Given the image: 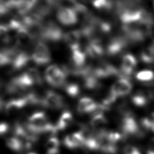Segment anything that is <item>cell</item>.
I'll return each mask as SVG.
<instances>
[{"instance_id": "cell-14", "label": "cell", "mask_w": 154, "mask_h": 154, "mask_svg": "<svg viewBox=\"0 0 154 154\" xmlns=\"http://www.w3.org/2000/svg\"><path fill=\"white\" fill-rule=\"evenodd\" d=\"M85 137L82 131L69 134L64 137V144L69 149H75L84 146Z\"/></svg>"}, {"instance_id": "cell-27", "label": "cell", "mask_w": 154, "mask_h": 154, "mask_svg": "<svg viewBox=\"0 0 154 154\" xmlns=\"http://www.w3.org/2000/svg\"><path fill=\"white\" fill-rule=\"evenodd\" d=\"M93 5L97 10L109 11L114 6V1L112 0H93Z\"/></svg>"}, {"instance_id": "cell-31", "label": "cell", "mask_w": 154, "mask_h": 154, "mask_svg": "<svg viewBox=\"0 0 154 154\" xmlns=\"http://www.w3.org/2000/svg\"><path fill=\"white\" fill-rule=\"evenodd\" d=\"M9 129V126L5 122L0 123V136L4 135L7 132Z\"/></svg>"}, {"instance_id": "cell-17", "label": "cell", "mask_w": 154, "mask_h": 154, "mask_svg": "<svg viewBox=\"0 0 154 154\" xmlns=\"http://www.w3.org/2000/svg\"><path fill=\"white\" fill-rule=\"evenodd\" d=\"M28 104L26 96L11 99L5 105V111L8 114H11L17 110L23 108Z\"/></svg>"}, {"instance_id": "cell-18", "label": "cell", "mask_w": 154, "mask_h": 154, "mask_svg": "<svg viewBox=\"0 0 154 154\" xmlns=\"http://www.w3.org/2000/svg\"><path fill=\"white\" fill-rule=\"evenodd\" d=\"M152 97V95L149 91H138L131 97V102L137 107H143L147 105Z\"/></svg>"}, {"instance_id": "cell-9", "label": "cell", "mask_w": 154, "mask_h": 154, "mask_svg": "<svg viewBox=\"0 0 154 154\" xmlns=\"http://www.w3.org/2000/svg\"><path fill=\"white\" fill-rule=\"evenodd\" d=\"M91 73L97 78L100 79L119 75V70L109 63H100L91 70Z\"/></svg>"}, {"instance_id": "cell-33", "label": "cell", "mask_w": 154, "mask_h": 154, "mask_svg": "<svg viewBox=\"0 0 154 154\" xmlns=\"http://www.w3.org/2000/svg\"><path fill=\"white\" fill-rule=\"evenodd\" d=\"M151 116H152L153 118H154V108H153V111H152V113H151Z\"/></svg>"}, {"instance_id": "cell-21", "label": "cell", "mask_w": 154, "mask_h": 154, "mask_svg": "<svg viewBox=\"0 0 154 154\" xmlns=\"http://www.w3.org/2000/svg\"><path fill=\"white\" fill-rule=\"evenodd\" d=\"M72 51V60L75 66L82 67L84 66L87 58L85 52L80 48V47L71 50Z\"/></svg>"}, {"instance_id": "cell-24", "label": "cell", "mask_w": 154, "mask_h": 154, "mask_svg": "<svg viewBox=\"0 0 154 154\" xmlns=\"http://www.w3.org/2000/svg\"><path fill=\"white\" fill-rule=\"evenodd\" d=\"M136 79L146 84H152L154 81V72L150 70H143L137 73Z\"/></svg>"}, {"instance_id": "cell-23", "label": "cell", "mask_w": 154, "mask_h": 154, "mask_svg": "<svg viewBox=\"0 0 154 154\" xmlns=\"http://www.w3.org/2000/svg\"><path fill=\"white\" fill-rule=\"evenodd\" d=\"M73 122V116L69 111H64L61 115L57 124L56 125L58 130H64L69 127Z\"/></svg>"}, {"instance_id": "cell-13", "label": "cell", "mask_w": 154, "mask_h": 154, "mask_svg": "<svg viewBox=\"0 0 154 154\" xmlns=\"http://www.w3.org/2000/svg\"><path fill=\"white\" fill-rule=\"evenodd\" d=\"M105 51L101 41L97 38H94L87 44L85 52L91 58H97L104 54Z\"/></svg>"}, {"instance_id": "cell-25", "label": "cell", "mask_w": 154, "mask_h": 154, "mask_svg": "<svg viewBox=\"0 0 154 154\" xmlns=\"http://www.w3.org/2000/svg\"><path fill=\"white\" fill-rule=\"evenodd\" d=\"M7 146L12 150L19 152L24 148V143L16 137H9L6 140Z\"/></svg>"}, {"instance_id": "cell-22", "label": "cell", "mask_w": 154, "mask_h": 154, "mask_svg": "<svg viewBox=\"0 0 154 154\" xmlns=\"http://www.w3.org/2000/svg\"><path fill=\"white\" fill-rule=\"evenodd\" d=\"M141 62L147 64L154 63V46L151 45L144 48L140 55Z\"/></svg>"}, {"instance_id": "cell-20", "label": "cell", "mask_w": 154, "mask_h": 154, "mask_svg": "<svg viewBox=\"0 0 154 154\" xmlns=\"http://www.w3.org/2000/svg\"><path fill=\"white\" fill-rule=\"evenodd\" d=\"M17 49L16 48H8L0 51V67L11 66Z\"/></svg>"}, {"instance_id": "cell-28", "label": "cell", "mask_w": 154, "mask_h": 154, "mask_svg": "<svg viewBox=\"0 0 154 154\" xmlns=\"http://www.w3.org/2000/svg\"><path fill=\"white\" fill-rule=\"evenodd\" d=\"M8 26L0 24V42L4 43H10L12 40V37Z\"/></svg>"}, {"instance_id": "cell-19", "label": "cell", "mask_w": 154, "mask_h": 154, "mask_svg": "<svg viewBox=\"0 0 154 154\" xmlns=\"http://www.w3.org/2000/svg\"><path fill=\"white\" fill-rule=\"evenodd\" d=\"M90 123L93 131L99 132L105 130L107 120L102 111H97L91 117Z\"/></svg>"}, {"instance_id": "cell-12", "label": "cell", "mask_w": 154, "mask_h": 154, "mask_svg": "<svg viewBox=\"0 0 154 154\" xmlns=\"http://www.w3.org/2000/svg\"><path fill=\"white\" fill-rule=\"evenodd\" d=\"M77 110L82 114L91 113L104 110L99 103L88 97H83L79 99L77 105Z\"/></svg>"}, {"instance_id": "cell-6", "label": "cell", "mask_w": 154, "mask_h": 154, "mask_svg": "<svg viewBox=\"0 0 154 154\" xmlns=\"http://www.w3.org/2000/svg\"><path fill=\"white\" fill-rule=\"evenodd\" d=\"M132 89V84L128 78H120L111 87L109 93L117 99L128 95Z\"/></svg>"}, {"instance_id": "cell-35", "label": "cell", "mask_w": 154, "mask_h": 154, "mask_svg": "<svg viewBox=\"0 0 154 154\" xmlns=\"http://www.w3.org/2000/svg\"><path fill=\"white\" fill-rule=\"evenodd\" d=\"M153 6H154V0H153Z\"/></svg>"}, {"instance_id": "cell-16", "label": "cell", "mask_w": 154, "mask_h": 154, "mask_svg": "<svg viewBox=\"0 0 154 154\" xmlns=\"http://www.w3.org/2000/svg\"><path fill=\"white\" fill-rule=\"evenodd\" d=\"M80 30H71L64 34L63 40L70 50L80 47L79 43L82 37Z\"/></svg>"}, {"instance_id": "cell-3", "label": "cell", "mask_w": 154, "mask_h": 154, "mask_svg": "<svg viewBox=\"0 0 154 154\" xmlns=\"http://www.w3.org/2000/svg\"><path fill=\"white\" fill-rule=\"evenodd\" d=\"M122 134L123 136H140L143 131L140 125L137 122L134 116L131 112L125 111L120 121Z\"/></svg>"}, {"instance_id": "cell-11", "label": "cell", "mask_w": 154, "mask_h": 154, "mask_svg": "<svg viewBox=\"0 0 154 154\" xmlns=\"http://www.w3.org/2000/svg\"><path fill=\"white\" fill-rule=\"evenodd\" d=\"M128 43L125 37H116L111 38L106 48V52L111 56H115L120 54L126 48Z\"/></svg>"}, {"instance_id": "cell-8", "label": "cell", "mask_w": 154, "mask_h": 154, "mask_svg": "<svg viewBox=\"0 0 154 154\" xmlns=\"http://www.w3.org/2000/svg\"><path fill=\"white\" fill-rule=\"evenodd\" d=\"M65 105V101L63 97L58 93L49 90L47 91L43 98V106L52 109H61Z\"/></svg>"}, {"instance_id": "cell-2", "label": "cell", "mask_w": 154, "mask_h": 154, "mask_svg": "<svg viewBox=\"0 0 154 154\" xmlns=\"http://www.w3.org/2000/svg\"><path fill=\"white\" fill-rule=\"evenodd\" d=\"M68 73L65 67L52 64L48 67L45 72V78L46 82L54 87L60 88L65 85V82Z\"/></svg>"}, {"instance_id": "cell-1", "label": "cell", "mask_w": 154, "mask_h": 154, "mask_svg": "<svg viewBox=\"0 0 154 154\" xmlns=\"http://www.w3.org/2000/svg\"><path fill=\"white\" fill-rule=\"evenodd\" d=\"M11 80L21 90H25L34 85H40L43 81L39 70L35 68L28 69Z\"/></svg>"}, {"instance_id": "cell-7", "label": "cell", "mask_w": 154, "mask_h": 154, "mask_svg": "<svg viewBox=\"0 0 154 154\" xmlns=\"http://www.w3.org/2000/svg\"><path fill=\"white\" fill-rule=\"evenodd\" d=\"M57 17L63 25L70 26L75 25L78 20V15L75 10L69 7H60L57 11Z\"/></svg>"}, {"instance_id": "cell-34", "label": "cell", "mask_w": 154, "mask_h": 154, "mask_svg": "<svg viewBox=\"0 0 154 154\" xmlns=\"http://www.w3.org/2000/svg\"><path fill=\"white\" fill-rule=\"evenodd\" d=\"M28 154H37V153H33V152H31V153H28Z\"/></svg>"}, {"instance_id": "cell-26", "label": "cell", "mask_w": 154, "mask_h": 154, "mask_svg": "<svg viewBox=\"0 0 154 154\" xmlns=\"http://www.w3.org/2000/svg\"><path fill=\"white\" fill-rule=\"evenodd\" d=\"M59 140L54 137L49 138L45 144L47 154H57L59 150Z\"/></svg>"}, {"instance_id": "cell-15", "label": "cell", "mask_w": 154, "mask_h": 154, "mask_svg": "<svg viewBox=\"0 0 154 154\" xmlns=\"http://www.w3.org/2000/svg\"><path fill=\"white\" fill-rule=\"evenodd\" d=\"M31 60V57L28 53L24 51L17 49L16 52L13 60L11 66L13 70H17L25 67Z\"/></svg>"}, {"instance_id": "cell-30", "label": "cell", "mask_w": 154, "mask_h": 154, "mask_svg": "<svg viewBox=\"0 0 154 154\" xmlns=\"http://www.w3.org/2000/svg\"><path fill=\"white\" fill-rule=\"evenodd\" d=\"M123 154H141L136 147L132 145L126 146L123 149Z\"/></svg>"}, {"instance_id": "cell-32", "label": "cell", "mask_w": 154, "mask_h": 154, "mask_svg": "<svg viewBox=\"0 0 154 154\" xmlns=\"http://www.w3.org/2000/svg\"><path fill=\"white\" fill-rule=\"evenodd\" d=\"M146 154H154V137L150 140L148 145Z\"/></svg>"}, {"instance_id": "cell-10", "label": "cell", "mask_w": 154, "mask_h": 154, "mask_svg": "<svg viewBox=\"0 0 154 154\" xmlns=\"http://www.w3.org/2000/svg\"><path fill=\"white\" fill-rule=\"evenodd\" d=\"M137 61L134 55L130 54H125L121 61L120 69L119 70V76L120 78H128L131 75L136 67Z\"/></svg>"}, {"instance_id": "cell-4", "label": "cell", "mask_w": 154, "mask_h": 154, "mask_svg": "<svg viewBox=\"0 0 154 154\" xmlns=\"http://www.w3.org/2000/svg\"><path fill=\"white\" fill-rule=\"evenodd\" d=\"M64 34L61 28L51 20L43 24L40 38L48 42H58L63 38Z\"/></svg>"}, {"instance_id": "cell-29", "label": "cell", "mask_w": 154, "mask_h": 154, "mask_svg": "<svg viewBox=\"0 0 154 154\" xmlns=\"http://www.w3.org/2000/svg\"><path fill=\"white\" fill-rule=\"evenodd\" d=\"M64 89L66 93L72 97H75L78 96L80 93V88L79 85L76 83H69L65 84Z\"/></svg>"}, {"instance_id": "cell-5", "label": "cell", "mask_w": 154, "mask_h": 154, "mask_svg": "<svg viewBox=\"0 0 154 154\" xmlns=\"http://www.w3.org/2000/svg\"><path fill=\"white\" fill-rule=\"evenodd\" d=\"M31 57V60L38 66L46 65L51 61L50 51L47 45L42 42L36 44Z\"/></svg>"}]
</instances>
